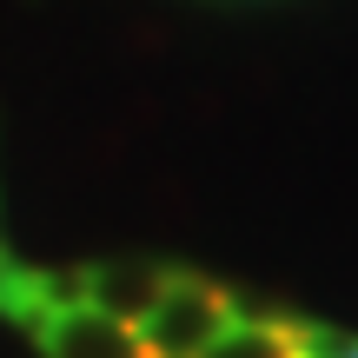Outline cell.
<instances>
[{
    "label": "cell",
    "instance_id": "obj_1",
    "mask_svg": "<svg viewBox=\"0 0 358 358\" xmlns=\"http://www.w3.org/2000/svg\"><path fill=\"white\" fill-rule=\"evenodd\" d=\"M232 325H239V299L226 285L199 279V272H173L159 306L140 319V345H146V358H199Z\"/></svg>",
    "mask_w": 358,
    "mask_h": 358
},
{
    "label": "cell",
    "instance_id": "obj_2",
    "mask_svg": "<svg viewBox=\"0 0 358 358\" xmlns=\"http://www.w3.org/2000/svg\"><path fill=\"white\" fill-rule=\"evenodd\" d=\"M34 338H40V352H47V358H146V345H140L133 325L106 319V312H93V306L53 312Z\"/></svg>",
    "mask_w": 358,
    "mask_h": 358
},
{
    "label": "cell",
    "instance_id": "obj_3",
    "mask_svg": "<svg viewBox=\"0 0 358 358\" xmlns=\"http://www.w3.org/2000/svg\"><path fill=\"white\" fill-rule=\"evenodd\" d=\"M173 266H153V259H113V266H93V285H87V306L106 312L120 325H140L146 312L159 306Z\"/></svg>",
    "mask_w": 358,
    "mask_h": 358
},
{
    "label": "cell",
    "instance_id": "obj_4",
    "mask_svg": "<svg viewBox=\"0 0 358 358\" xmlns=\"http://www.w3.org/2000/svg\"><path fill=\"white\" fill-rule=\"evenodd\" d=\"M199 358H319V325H306V319H239Z\"/></svg>",
    "mask_w": 358,
    "mask_h": 358
},
{
    "label": "cell",
    "instance_id": "obj_5",
    "mask_svg": "<svg viewBox=\"0 0 358 358\" xmlns=\"http://www.w3.org/2000/svg\"><path fill=\"white\" fill-rule=\"evenodd\" d=\"M352 358H358V352H352Z\"/></svg>",
    "mask_w": 358,
    "mask_h": 358
}]
</instances>
